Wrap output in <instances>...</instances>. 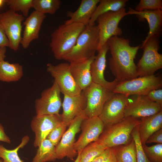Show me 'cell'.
Here are the masks:
<instances>
[{"instance_id":"14","label":"cell","mask_w":162,"mask_h":162,"mask_svg":"<svg viewBox=\"0 0 162 162\" xmlns=\"http://www.w3.org/2000/svg\"><path fill=\"white\" fill-rule=\"evenodd\" d=\"M81 127V134L74 146V149L78 153H80L88 144L98 140L104 126L98 116H95L85 119Z\"/></svg>"},{"instance_id":"9","label":"cell","mask_w":162,"mask_h":162,"mask_svg":"<svg viewBox=\"0 0 162 162\" xmlns=\"http://www.w3.org/2000/svg\"><path fill=\"white\" fill-rule=\"evenodd\" d=\"M87 118L84 110L71 122L60 142L56 146L57 159H61L67 157L70 160H74V158L77 156L78 153L74 148L75 136L80 130L82 122Z\"/></svg>"},{"instance_id":"13","label":"cell","mask_w":162,"mask_h":162,"mask_svg":"<svg viewBox=\"0 0 162 162\" xmlns=\"http://www.w3.org/2000/svg\"><path fill=\"white\" fill-rule=\"evenodd\" d=\"M60 93L54 82L51 86L43 90L40 97L35 101L36 115H60L59 112L62 104Z\"/></svg>"},{"instance_id":"26","label":"cell","mask_w":162,"mask_h":162,"mask_svg":"<svg viewBox=\"0 0 162 162\" xmlns=\"http://www.w3.org/2000/svg\"><path fill=\"white\" fill-rule=\"evenodd\" d=\"M38 147L32 162L54 161L57 159L56 146L47 139L44 140Z\"/></svg>"},{"instance_id":"32","label":"cell","mask_w":162,"mask_h":162,"mask_svg":"<svg viewBox=\"0 0 162 162\" xmlns=\"http://www.w3.org/2000/svg\"><path fill=\"white\" fill-rule=\"evenodd\" d=\"M138 125L134 129L131 134L135 143L137 162H151L144 150L140 137Z\"/></svg>"},{"instance_id":"18","label":"cell","mask_w":162,"mask_h":162,"mask_svg":"<svg viewBox=\"0 0 162 162\" xmlns=\"http://www.w3.org/2000/svg\"><path fill=\"white\" fill-rule=\"evenodd\" d=\"M86 100L82 91L74 96L64 95L62 103L63 112L61 114L62 122L68 127L72 121L85 110Z\"/></svg>"},{"instance_id":"27","label":"cell","mask_w":162,"mask_h":162,"mask_svg":"<svg viewBox=\"0 0 162 162\" xmlns=\"http://www.w3.org/2000/svg\"><path fill=\"white\" fill-rule=\"evenodd\" d=\"M114 147L117 162H137L135 143L132 138L126 144Z\"/></svg>"},{"instance_id":"3","label":"cell","mask_w":162,"mask_h":162,"mask_svg":"<svg viewBox=\"0 0 162 162\" xmlns=\"http://www.w3.org/2000/svg\"><path fill=\"white\" fill-rule=\"evenodd\" d=\"M99 41V30L97 26L95 24L88 25L64 60L70 63L84 61L95 56Z\"/></svg>"},{"instance_id":"30","label":"cell","mask_w":162,"mask_h":162,"mask_svg":"<svg viewBox=\"0 0 162 162\" xmlns=\"http://www.w3.org/2000/svg\"><path fill=\"white\" fill-rule=\"evenodd\" d=\"M106 149L97 141L90 143L80 153V162H91Z\"/></svg>"},{"instance_id":"12","label":"cell","mask_w":162,"mask_h":162,"mask_svg":"<svg viewBox=\"0 0 162 162\" xmlns=\"http://www.w3.org/2000/svg\"><path fill=\"white\" fill-rule=\"evenodd\" d=\"M129 101L128 96L114 93L106 101L98 116L104 127L117 123L124 118L125 109Z\"/></svg>"},{"instance_id":"17","label":"cell","mask_w":162,"mask_h":162,"mask_svg":"<svg viewBox=\"0 0 162 162\" xmlns=\"http://www.w3.org/2000/svg\"><path fill=\"white\" fill-rule=\"evenodd\" d=\"M62 122L61 114L34 116L31 123L32 129L35 134L34 146L38 147L50 132Z\"/></svg>"},{"instance_id":"34","label":"cell","mask_w":162,"mask_h":162,"mask_svg":"<svg viewBox=\"0 0 162 162\" xmlns=\"http://www.w3.org/2000/svg\"><path fill=\"white\" fill-rule=\"evenodd\" d=\"M162 10V0H140L135 10L141 11L145 10Z\"/></svg>"},{"instance_id":"43","label":"cell","mask_w":162,"mask_h":162,"mask_svg":"<svg viewBox=\"0 0 162 162\" xmlns=\"http://www.w3.org/2000/svg\"><path fill=\"white\" fill-rule=\"evenodd\" d=\"M6 0H0V8L6 4Z\"/></svg>"},{"instance_id":"31","label":"cell","mask_w":162,"mask_h":162,"mask_svg":"<svg viewBox=\"0 0 162 162\" xmlns=\"http://www.w3.org/2000/svg\"><path fill=\"white\" fill-rule=\"evenodd\" d=\"M33 0H6V4L10 9L20 11L23 16H28L29 11L32 8Z\"/></svg>"},{"instance_id":"35","label":"cell","mask_w":162,"mask_h":162,"mask_svg":"<svg viewBox=\"0 0 162 162\" xmlns=\"http://www.w3.org/2000/svg\"><path fill=\"white\" fill-rule=\"evenodd\" d=\"M67 126L62 122L49 134L46 138L56 146L59 142L66 131Z\"/></svg>"},{"instance_id":"10","label":"cell","mask_w":162,"mask_h":162,"mask_svg":"<svg viewBox=\"0 0 162 162\" xmlns=\"http://www.w3.org/2000/svg\"><path fill=\"white\" fill-rule=\"evenodd\" d=\"M82 91L86 100L84 110L88 118L98 116L105 103L114 94L112 91L93 82Z\"/></svg>"},{"instance_id":"5","label":"cell","mask_w":162,"mask_h":162,"mask_svg":"<svg viewBox=\"0 0 162 162\" xmlns=\"http://www.w3.org/2000/svg\"><path fill=\"white\" fill-rule=\"evenodd\" d=\"M160 36L153 35L143 40L140 48L142 55L136 65L137 74L140 77L154 75L162 68V54L158 52L160 48Z\"/></svg>"},{"instance_id":"29","label":"cell","mask_w":162,"mask_h":162,"mask_svg":"<svg viewBox=\"0 0 162 162\" xmlns=\"http://www.w3.org/2000/svg\"><path fill=\"white\" fill-rule=\"evenodd\" d=\"M60 0H33L32 8L34 10L45 14H53L59 8Z\"/></svg>"},{"instance_id":"38","label":"cell","mask_w":162,"mask_h":162,"mask_svg":"<svg viewBox=\"0 0 162 162\" xmlns=\"http://www.w3.org/2000/svg\"><path fill=\"white\" fill-rule=\"evenodd\" d=\"M155 143L162 144V129L156 131L150 136L146 142V143Z\"/></svg>"},{"instance_id":"33","label":"cell","mask_w":162,"mask_h":162,"mask_svg":"<svg viewBox=\"0 0 162 162\" xmlns=\"http://www.w3.org/2000/svg\"><path fill=\"white\" fill-rule=\"evenodd\" d=\"M144 152L151 162H162V144L148 146L142 145Z\"/></svg>"},{"instance_id":"4","label":"cell","mask_w":162,"mask_h":162,"mask_svg":"<svg viewBox=\"0 0 162 162\" xmlns=\"http://www.w3.org/2000/svg\"><path fill=\"white\" fill-rule=\"evenodd\" d=\"M140 122L139 118L128 116L119 122L104 128L97 140L106 148L124 145L131 140V133Z\"/></svg>"},{"instance_id":"21","label":"cell","mask_w":162,"mask_h":162,"mask_svg":"<svg viewBox=\"0 0 162 162\" xmlns=\"http://www.w3.org/2000/svg\"><path fill=\"white\" fill-rule=\"evenodd\" d=\"M127 13L128 15H136L140 20L146 19L147 21L149 31L144 41L153 35L160 36L162 31V10L138 11L129 7V10Z\"/></svg>"},{"instance_id":"8","label":"cell","mask_w":162,"mask_h":162,"mask_svg":"<svg viewBox=\"0 0 162 162\" xmlns=\"http://www.w3.org/2000/svg\"><path fill=\"white\" fill-rule=\"evenodd\" d=\"M46 66L47 71L54 78V82L64 95L74 96L82 92L71 74L69 63H62L56 65L48 63Z\"/></svg>"},{"instance_id":"23","label":"cell","mask_w":162,"mask_h":162,"mask_svg":"<svg viewBox=\"0 0 162 162\" xmlns=\"http://www.w3.org/2000/svg\"><path fill=\"white\" fill-rule=\"evenodd\" d=\"M138 131L142 145L154 133L162 129V111L154 115L140 118Z\"/></svg>"},{"instance_id":"40","label":"cell","mask_w":162,"mask_h":162,"mask_svg":"<svg viewBox=\"0 0 162 162\" xmlns=\"http://www.w3.org/2000/svg\"><path fill=\"white\" fill-rule=\"evenodd\" d=\"M0 141L10 144L11 141L10 138L5 133L4 128L0 123Z\"/></svg>"},{"instance_id":"22","label":"cell","mask_w":162,"mask_h":162,"mask_svg":"<svg viewBox=\"0 0 162 162\" xmlns=\"http://www.w3.org/2000/svg\"><path fill=\"white\" fill-rule=\"evenodd\" d=\"M100 0H82L76 10L74 12L69 11L67 16L70 19L64 23H78L86 26L89 24Z\"/></svg>"},{"instance_id":"25","label":"cell","mask_w":162,"mask_h":162,"mask_svg":"<svg viewBox=\"0 0 162 162\" xmlns=\"http://www.w3.org/2000/svg\"><path fill=\"white\" fill-rule=\"evenodd\" d=\"M128 0H100L88 24L93 25L98 17L109 11L116 12L124 8Z\"/></svg>"},{"instance_id":"6","label":"cell","mask_w":162,"mask_h":162,"mask_svg":"<svg viewBox=\"0 0 162 162\" xmlns=\"http://www.w3.org/2000/svg\"><path fill=\"white\" fill-rule=\"evenodd\" d=\"M162 79L160 76L153 75L143 76L118 82L112 91L114 93L130 95H146L151 91L161 88Z\"/></svg>"},{"instance_id":"41","label":"cell","mask_w":162,"mask_h":162,"mask_svg":"<svg viewBox=\"0 0 162 162\" xmlns=\"http://www.w3.org/2000/svg\"><path fill=\"white\" fill-rule=\"evenodd\" d=\"M6 48L5 47H0V62L4 59L6 57Z\"/></svg>"},{"instance_id":"39","label":"cell","mask_w":162,"mask_h":162,"mask_svg":"<svg viewBox=\"0 0 162 162\" xmlns=\"http://www.w3.org/2000/svg\"><path fill=\"white\" fill-rule=\"evenodd\" d=\"M0 47H10V43L4 29L0 24Z\"/></svg>"},{"instance_id":"1","label":"cell","mask_w":162,"mask_h":162,"mask_svg":"<svg viewBox=\"0 0 162 162\" xmlns=\"http://www.w3.org/2000/svg\"><path fill=\"white\" fill-rule=\"evenodd\" d=\"M107 43L111 55L109 68L115 80L120 82L137 77L134 60L141 45L131 46L128 39L118 36L110 38Z\"/></svg>"},{"instance_id":"19","label":"cell","mask_w":162,"mask_h":162,"mask_svg":"<svg viewBox=\"0 0 162 162\" xmlns=\"http://www.w3.org/2000/svg\"><path fill=\"white\" fill-rule=\"evenodd\" d=\"M45 14L34 10L23 22L24 28L20 44L24 49L28 48L31 42L38 39Z\"/></svg>"},{"instance_id":"24","label":"cell","mask_w":162,"mask_h":162,"mask_svg":"<svg viewBox=\"0 0 162 162\" xmlns=\"http://www.w3.org/2000/svg\"><path fill=\"white\" fill-rule=\"evenodd\" d=\"M23 74L22 66L19 63H10L4 60L0 62L1 81L7 82L18 81Z\"/></svg>"},{"instance_id":"28","label":"cell","mask_w":162,"mask_h":162,"mask_svg":"<svg viewBox=\"0 0 162 162\" xmlns=\"http://www.w3.org/2000/svg\"><path fill=\"white\" fill-rule=\"evenodd\" d=\"M29 137L28 136L23 137L21 143L16 148L13 149H8L0 144V158L3 162H23L20 158L18 152L20 148H22L28 142Z\"/></svg>"},{"instance_id":"42","label":"cell","mask_w":162,"mask_h":162,"mask_svg":"<svg viewBox=\"0 0 162 162\" xmlns=\"http://www.w3.org/2000/svg\"><path fill=\"white\" fill-rule=\"evenodd\" d=\"M80 153H78L77 157L74 162H80Z\"/></svg>"},{"instance_id":"44","label":"cell","mask_w":162,"mask_h":162,"mask_svg":"<svg viewBox=\"0 0 162 162\" xmlns=\"http://www.w3.org/2000/svg\"><path fill=\"white\" fill-rule=\"evenodd\" d=\"M0 162H3L2 160H0Z\"/></svg>"},{"instance_id":"36","label":"cell","mask_w":162,"mask_h":162,"mask_svg":"<svg viewBox=\"0 0 162 162\" xmlns=\"http://www.w3.org/2000/svg\"><path fill=\"white\" fill-rule=\"evenodd\" d=\"M91 162H117L114 147L105 149Z\"/></svg>"},{"instance_id":"20","label":"cell","mask_w":162,"mask_h":162,"mask_svg":"<svg viewBox=\"0 0 162 162\" xmlns=\"http://www.w3.org/2000/svg\"><path fill=\"white\" fill-rule=\"evenodd\" d=\"M95 56L84 61L69 63L71 74L82 91L85 90L92 82L90 68Z\"/></svg>"},{"instance_id":"16","label":"cell","mask_w":162,"mask_h":162,"mask_svg":"<svg viewBox=\"0 0 162 162\" xmlns=\"http://www.w3.org/2000/svg\"><path fill=\"white\" fill-rule=\"evenodd\" d=\"M109 50L107 43L97 52L91 65L90 71L92 82L98 84L112 91L119 82L115 80L110 82L104 76V72L106 67V55Z\"/></svg>"},{"instance_id":"15","label":"cell","mask_w":162,"mask_h":162,"mask_svg":"<svg viewBox=\"0 0 162 162\" xmlns=\"http://www.w3.org/2000/svg\"><path fill=\"white\" fill-rule=\"evenodd\" d=\"M124 110V118H139L156 114L162 111V106L150 100L146 95H134Z\"/></svg>"},{"instance_id":"2","label":"cell","mask_w":162,"mask_h":162,"mask_svg":"<svg viewBox=\"0 0 162 162\" xmlns=\"http://www.w3.org/2000/svg\"><path fill=\"white\" fill-rule=\"evenodd\" d=\"M86 26L78 23L61 25L51 34L50 46L54 57L64 60L75 45Z\"/></svg>"},{"instance_id":"7","label":"cell","mask_w":162,"mask_h":162,"mask_svg":"<svg viewBox=\"0 0 162 162\" xmlns=\"http://www.w3.org/2000/svg\"><path fill=\"white\" fill-rule=\"evenodd\" d=\"M126 15L128 14L124 8L116 12H106L98 17L96 21L99 30V41L97 51L110 38L122 34V30L118 25L122 19Z\"/></svg>"},{"instance_id":"37","label":"cell","mask_w":162,"mask_h":162,"mask_svg":"<svg viewBox=\"0 0 162 162\" xmlns=\"http://www.w3.org/2000/svg\"><path fill=\"white\" fill-rule=\"evenodd\" d=\"M151 100L155 102L162 106V89L161 88L152 90L146 95Z\"/></svg>"},{"instance_id":"11","label":"cell","mask_w":162,"mask_h":162,"mask_svg":"<svg viewBox=\"0 0 162 162\" xmlns=\"http://www.w3.org/2000/svg\"><path fill=\"white\" fill-rule=\"evenodd\" d=\"M23 16L10 9L0 14V24L10 43V48L14 51L19 48L22 39V22Z\"/></svg>"}]
</instances>
